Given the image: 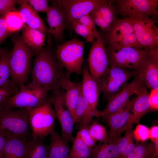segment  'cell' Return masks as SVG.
Wrapping results in <instances>:
<instances>
[{
    "mask_svg": "<svg viewBox=\"0 0 158 158\" xmlns=\"http://www.w3.org/2000/svg\"><path fill=\"white\" fill-rule=\"evenodd\" d=\"M6 51L5 49L2 48H0V57Z\"/></svg>",
    "mask_w": 158,
    "mask_h": 158,
    "instance_id": "49",
    "label": "cell"
},
{
    "mask_svg": "<svg viewBox=\"0 0 158 158\" xmlns=\"http://www.w3.org/2000/svg\"><path fill=\"white\" fill-rule=\"evenodd\" d=\"M86 42L75 38L57 46L55 56L68 75L82 74Z\"/></svg>",
    "mask_w": 158,
    "mask_h": 158,
    "instance_id": "3",
    "label": "cell"
},
{
    "mask_svg": "<svg viewBox=\"0 0 158 158\" xmlns=\"http://www.w3.org/2000/svg\"><path fill=\"white\" fill-rule=\"evenodd\" d=\"M19 90V88L18 87L7 88L0 87V109L4 107L7 99L17 93Z\"/></svg>",
    "mask_w": 158,
    "mask_h": 158,
    "instance_id": "40",
    "label": "cell"
},
{
    "mask_svg": "<svg viewBox=\"0 0 158 158\" xmlns=\"http://www.w3.org/2000/svg\"><path fill=\"white\" fill-rule=\"evenodd\" d=\"M77 133L82 140L88 147L93 148L95 146L97 141L91 135L89 129V125L81 128Z\"/></svg>",
    "mask_w": 158,
    "mask_h": 158,
    "instance_id": "38",
    "label": "cell"
},
{
    "mask_svg": "<svg viewBox=\"0 0 158 158\" xmlns=\"http://www.w3.org/2000/svg\"><path fill=\"white\" fill-rule=\"evenodd\" d=\"M47 42L46 47L33 50L35 57L29 83L53 90L60 88L59 83L66 72L53 52L51 41Z\"/></svg>",
    "mask_w": 158,
    "mask_h": 158,
    "instance_id": "1",
    "label": "cell"
},
{
    "mask_svg": "<svg viewBox=\"0 0 158 158\" xmlns=\"http://www.w3.org/2000/svg\"><path fill=\"white\" fill-rule=\"evenodd\" d=\"M20 89L16 93L8 98L4 107L8 109L15 108L29 110L41 105L49 98V89L35 86L28 83L21 84Z\"/></svg>",
    "mask_w": 158,
    "mask_h": 158,
    "instance_id": "4",
    "label": "cell"
},
{
    "mask_svg": "<svg viewBox=\"0 0 158 158\" xmlns=\"http://www.w3.org/2000/svg\"><path fill=\"white\" fill-rule=\"evenodd\" d=\"M16 2L19 5L18 11L24 24L31 28L46 34L48 36V39H50L48 29L38 13L32 8L25 0H18Z\"/></svg>",
    "mask_w": 158,
    "mask_h": 158,
    "instance_id": "23",
    "label": "cell"
},
{
    "mask_svg": "<svg viewBox=\"0 0 158 158\" xmlns=\"http://www.w3.org/2000/svg\"><path fill=\"white\" fill-rule=\"evenodd\" d=\"M35 12H46L49 6V0H26Z\"/></svg>",
    "mask_w": 158,
    "mask_h": 158,
    "instance_id": "39",
    "label": "cell"
},
{
    "mask_svg": "<svg viewBox=\"0 0 158 158\" xmlns=\"http://www.w3.org/2000/svg\"><path fill=\"white\" fill-rule=\"evenodd\" d=\"M105 0H56L52 2L61 11L66 26L90 13Z\"/></svg>",
    "mask_w": 158,
    "mask_h": 158,
    "instance_id": "10",
    "label": "cell"
},
{
    "mask_svg": "<svg viewBox=\"0 0 158 158\" xmlns=\"http://www.w3.org/2000/svg\"><path fill=\"white\" fill-rule=\"evenodd\" d=\"M113 1L107 0L100 4L89 14L98 20L102 22L107 27L111 28L117 20L115 16L116 10L112 5Z\"/></svg>",
    "mask_w": 158,
    "mask_h": 158,
    "instance_id": "26",
    "label": "cell"
},
{
    "mask_svg": "<svg viewBox=\"0 0 158 158\" xmlns=\"http://www.w3.org/2000/svg\"><path fill=\"white\" fill-rule=\"evenodd\" d=\"M135 95L130 99L126 104L120 110L108 116L107 118L110 130L109 137L111 139L120 137V135L131 126L130 113Z\"/></svg>",
    "mask_w": 158,
    "mask_h": 158,
    "instance_id": "16",
    "label": "cell"
},
{
    "mask_svg": "<svg viewBox=\"0 0 158 158\" xmlns=\"http://www.w3.org/2000/svg\"><path fill=\"white\" fill-rule=\"evenodd\" d=\"M10 52L6 51L0 57V87L7 88L11 85L9 64Z\"/></svg>",
    "mask_w": 158,
    "mask_h": 158,
    "instance_id": "31",
    "label": "cell"
},
{
    "mask_svg": "<svg viewBox=\"0 0 158 158\" xmlns=\"http://www.w3.org/2000/svg\"><path fill=\"white\" fill-rule=\"evenodd\" d=\"M46 13V19L49 26L48 32L57 42H63L66 26L63 14L54 3L49 6Z\"/></svg>",
    "mask_w": 158,
    "mask_h": 158,
    "instance_id": "18",
    "label": "cell"
},
{
    "mask_svg": "<svg viewBox=\"0 0 158 158\" xmlns=\"http://www.w3.org/2000/svg\"><path fill=\"white\" fill-rule=\"evenodd\" d=\"M137 72L147 87L158 89V48L148 51Z\"/></svg>",
    "mask_w": 158,
    "mask_h": 158,
    "instance_id": "17",
    "label": "cell"
},
{
    "mask_svg": "<svg viewBox=\"0 0 158 158\" xmlns=\"http://www.w3.org/2000/svg\"><path fill=\"white\" fill-rule=\"evenodd\" d=\"M123 18L133 27L137 39L143 49L150 51L158 48V28L155 20L151 18Z\"/></svg>",
    "mask_w": 158,
    "mask_h": 158,
    "instance_id": "9",
    "label": "cell"
},
{
    "mask_svg": "<svg viewBox=\"0 0 158 158\" xmlns=\"http://www.w3.org/2000/svg\"><path fill=\"white\" fill-rule=\"evenodd\" d=\"M75 21L95 32L98 31L95 27V24L89 14L83 16Z\"/></svg>",
    "mask_w": 158,
    "mask_h": 158,
    "instance_id": "42",
    "label": "cell"
},
{
    "mask_svg": "<svg viewBox=\"0 0 158 158\" xmlns=\"http://www.w3.org/2000/svg\"><path fill=\"white\" fill-rule=\"evenodd\" d=\"M49 99L53 106L56 118L58 121L61 130V136L68 142H72L75 123L70 111L64 102L60 89L53 90Z\"/></svg>",
    "mask_w": 158,
    "mask_h": 158,
    "instance_id": "13",
    "label": "cell"
},
{
    "mask_svg": "<svg viewBox=\"0 0 158 158\" xmlns=\"http://www.w3.org/2000/svg\"><path fill=\"white\" fill-rule=\"evenodd\" d=\"M89 129L91 135L97 141L106 143L111 141V139L109 138L106 127L96 121L93 120L89 125Z\"/></svg>",
    "mask_w": 158,
    "mask_h": 158,
    "instance_id": "33",
    "label": "cell"
},
{
    "mask_svg": "<svg viewBox=\"0 0 158 158\" xmlns=\"http://www.w3.org/2000/svg\"><path fill=\"white\" fill-rule=\"evenodd\" d=\"M149 138L152 141L158 140V126H154L149 129Z\"/></svg>",
    "mask_w": 158,
    "mask_h": 158,
    "instance_id": "48",
    "label": "cell"
},
{
    "mask_svg": "<svg viewBox=\"0 0 158 158\" xmlns=\"http://www.w3.org/2000/svg\"><path fill=\"white\" fill-rule=\"evenodd\" d=\"M12 39L13 47L10 52L9 64L11 86L16 87L27 81L31 71L32 59L34 52L22 37H14Z\"/></svg>",
    "mask_w": 158,
    "mask_h": 158,
    "instance_id": "2",
    "label": "cell"
},
{
    "mask_svg": "<svg viewBox=\"0 0 158 158\" xmlns=\"http://www.w3.org/2000/svg\"><path fill=\"white\" fill-rule=\"evenodd\" d=\"M76 128H81L90 125L93 121L94 117H103L102 111L92 108L83 95L81 91L78 99L75 110Z\"/></svg>",
    "mask_w": 158,
    "mask_h": 158,
    "instance_id": "19",
    "label": "cell"
},
{
    "mask_svg": "<svg viewBox=\"0 0 158 158\" xmlns=\"http://www.w3.org/2000/svg\"><path fill=\"white\" fill-rule=\"evenodd\" d=\"M70 27L75 33L85 38L86 42L92 44L100 34L98 31L95 32L76 21L73 22Z\"/></svg>",
    "mask_w": 158,
    "mask_h": 158,
    "instance_id": "34",
    "label": "cell"
},
{
    "mask_svg": "<svg viewBox=\"0 0 158 158\" xmlns=\"http://www.w3.org/2000/svg\"><path fill=\"white\" fill-rule=\"evenodd\" d=\"M30 126L29 111L25 109H0V128L27 139Z\"/></svg>",
    "mask_w": 158,
    "mask_h": 158,
    "instance_id": "6",
    "label": "cell"
},
{
    "mask_svg": "<svg viewBox=\"0 0 158 158\" xmlns=\"http://www.w3.org/2000/svg\"><path fill=\"white\" fill-rule=\"evenodd\" d=\"M149 99L152 110L158 109V89L151 90L149 94Z\"/></svg>",
    "mask_w": 158,
    "mask_h": 158,
    "instance_id": "43",
    "label": "cell"
},
{
    "mask_svg": "<svg viewBox=\"0 0 158 158\" xmlns=\"http://www.w3.org/2000/svg\"><path fill=\"white\" fill-rule=\"evenodd\" d=\"M149 155L148 158H158V140L148 144Z\"/></svg>",
    "mask_w": 158,
    "mask_h": 158,
    "instance_id": "45",
    "label": "cell"
},
{
    "mask_svg": "<svg viewBox=\"0 0 158 158\" xmlns=\"http://www.w3.org/2000/svg\"><path fill=\"white\" fill-rule=\"evenodd\" d=\"M87 61L90 74L98 86L109 63L108 55L100 34L92 44Z\"/></svg>",
    "mask_w": 158,
    "mask_h": 158,
    "instance_id": "14",
    "label": "cell"
},
{
    "mask_svg": "<svg viewBox=\"0 0 158 158\" xmlns=\"http://www.w3.org/2000/svg\"><path fill=\"white\" fill-rule=\"evenodd\" d=\"M108 67L98 86L99 92L107 97L117 93L127 85L128 80L137 74V71H129L112 64Z\"/></svg>",
    "mask_w": 158,
    "mask_h": 158,
    "instance_id": "8",
    "label": "cell"
},
{
    "mask_svg": "<svg viewBox=\"0 0 158 158\" xmlns=\"http://www.w3.org/2000/svg\"><path fill=\"white\" fill-rule=\"evenodd\" d=\"M28 111L32 139L50 135L54 129L56 117L49 97L41 105Z\"/></svg>",
    "mask_w": 158,
    "mask_h": 158,
    "instance_id": "5",
    "label": "cell"
},
{
    "mask_svg": "<svg viewBox=\"0 0 158 158\" xmlns=\"http://www.w3.org/2000/svg\"><path fill=\"white\" fill-rule=\"evenodd\" d=\"M143 82L142 78L137 74L133 81L119 92L107 97V102L102 111L103 117L115 113L122 108L134 94H136L140 85Z\"/></svg>",
    "mask_w": 158,
    "mask_h": 158,
    "instance_id": "15",
    "label": "cell"
},
{
    "mask_svg": "<svg viewBox=\"0 0 158 158\" xmlns=\"http://www.w3.org/2000/svg\"><path fill=\"white\" fill-rule=\"evenodd\" d=\"M6 142L4 158H26L30 142L4 131Z\"/></svg>",
    "mask_w": 158,
    "mask_h": 158,
    "instance_id": "21",
    "label": "cell"
},
{
    "mask_svg": "<svg viewBox=\"0 0 158 158\" xmlns=\"http://www.w3.org/2000/svg\"><path fill=\"white\" fill-rule=\"evenodd\" d=\"M124 136L121 138L117 144L118 158H121L124 151L128 144L134 140L132 127L126 130Z\"/></svg>",
    "mask_w": 158,
    "mask_h": 158,
    "instance_id": "35",
    "label": "cell"
},
{
    "mask_svg": "<svg viewBox=\"0 0 158 158\" xmlns=\"http://www.w3.org/2000/svg\"><path fill=\"white\" fill-rule=\"evenodd\" d=\"M42 138L32 139L26 158H49V148Z\"/></svg>",
    "mask_w": 158,
    "mask_h": 158,
    "instance_id": "30",
    "label": "cell"
},
{
    "mask_svg": "<svg viewBox=\"0 0 158 158\" xmlns=\"http://www.w3.org/2000/svg\"><path fill=\"white\" fill-rule=\"evenodd\" d=\"M4 17L7 28L11 33L19 30L24 25L18 11H10Z\"/></svg>",
    "mask_w": 158,
    "mask_h": 158,
    "instance_id": "32",
    "label": "cell"
},
{
    "mask_svg": "<svg viewBox=\"0 0 158 158\" xmlns=\"http://www.w3.org/2000/svg\"><path fill=\"white\" fill-rule=\"evenodd\" d=\"M119 13L126 17L156 20L158 14V0H119L116 1Z\"/></svg>",
    "mask_w": 158,
    "mask_h": 158,
    "instance_id": "11",
    "label": "cell"
},
{
    "mask_svg": "<svg viewBox=\"0 0 158 158\" xmlns=\"http://www.w3.org/2000/svg\"><path fill=\"white\" fill-rule=\"evenodd\" d=\"M16 0H0V15L4 16L11 11H18L16 7Z\"/></svg>",
    "mask_w": 158,
    "mask_h": 158,
    "instance_id": "41",
    "label": "cell"
},
{
    "mask_svg": "<svg viewBox=\"0 0 158 158\" xmlns=\"http://www.w3.org/2000/svg\"><path fill=\"white\" fill-rule=\"evenodd\" d=\"M121 137L111 139L109 143L99 142L92 148L90 158H118L117 144Z\"/></svg>",
    "mask_w": 158,
    "mask_h": 158,
    "instance_id": "27",
    "label": "cell"
},
{
    "mask_svg": "<svg viewBox=\"0 0 158 158\" xmlns=\"http://www.w3.org/2000/svg\"><path fill=\"white\" fill-rule=\"evenodd\" d=\"M105 33L104 39H102L105 40L109 49L127 47L140 50L143 49L137 39L133 27L123 18L117 20L110 30Z\"/></svg>",
    "mask_w": 158,
    "mask_h": 158,
    "instance_id": "7",
    "label": "cell"
},
{
    "mask_svg": "<svg viewBox=\"0 0 158 158\" xmlns=\"http://www.w3.org/2000/svg\"><path fill=\"white\" fill-rule=\"evenodd\" d=\"M148 51L129 47L109 49V63L125 69H132L137 71Z\"/></svg>",
    "mask_w": 158,
    "mask_h": 158,
    "instance_id": "12",
    "label": "cell"
},
{
    "mask_svg": "<svg viewBox=\"0 0 158 158\" xmlns=\"http://www.w3.org/2000/svg\"><path fill=\"white\" fill-rule=\"evenodd\" d=\"M67 158H90L92 148L86 145L77 133Z\"/></svg>",
    "mask_w": 158,
    "mask_h": 158,
    "instance_id": "29",
    "label": "cell"
},
{
    "mask_svg": "<svg viewBox=\"0 0 158 158\" xmlns=\"http://www.w3.org/2000/svg\"><path fill=\"white\" fill-rule=\"evenodd\" d=\"M10 33L6 27L4 16L0 15V44Z\"/></svg>",
    "mask_w": 158,
    "mask_h": 158,
    "instance_id": "44",
    "label": "cell"
},
{
    "mask_svg": "<svg viewBox=\"0 0 158 158\" xmlns=\"http://www.w3.org/2000/svg\"><path fill=\"white\" fill-rule=\"evenodd\" d=\"M82 74L83 80L81 84V93L90 106L93 109H97L99 92L98 85L91 77L87 66L83 69Z\"/></svg>",
    "mask_w": 158,
    "mask_h": 158,
    "instance_id": "24",
    "label": "cell"
},
{
    "mask_svg": "<svg viewBox=\"0 0 158 158\" xmlns=\"http://www.w3.org/2000/svg\"><path fill=\"white\" fill-rule=\"evenodd\" d=\"M22 28V38L28 46L33 50L43 47L46 37L45 34L25 24Z\"/></svg>",
    "mask_w": 158,
    "mask_h": 158,
    "instance_id": "28",
    "label": "cell"
},
{
    "mask_svg": "<svg viewBox=\"0 0 158 158\" xmlns=\"http://www.w3.org/2000/svg\"><path fill=\"white\" fill-rule=\"evenodd\" d=\"M6 138L5 131L0 128V158H4V150Z\"/></svg>",
    "mask_w": 158,
    "mask_h": 158,
    "instance_id": "46",
    "label": "cell"
},
{
    "mask_svg": "<svg viewBox=\"0 0 158 158\" xmlns=\"http://www.w3.org/2000/svg\"><path fill=\"white\" fill-rule=\"evenodd\" d=\"M66 73L59 83V88L66 105L70 111L75 123V110L76 102L81 91V84L71 80Z\"/></svg>",
    "mask_w": 158,
    "mask_h": 158,
    "instance_id": "20",
    "label": "cell"
},
{
    "mask_svg": "<svg viewBox=\"0 0 158 158\" xmlns=\"http://www.w3.org/2000/svg\"><path fill=\"white\" fill-rule=\"evenodd\" d=\"M149 155L148 144L145 141L140 142L126 158H148Z\"/></svg>",
    "mask_w": 158,
    "mask_h": 158,
    "instance_id": "36",
    "label": "cell"
},
{
    "mask_svg": "<svg viewBox=\"0 0 158 158\" xmlns=\"http://www.w3.org/2000/svg\"><path fill=\"white\" fill-rule=\"evenodd\" d=\"M50 142L49 148V158H67L70 148L68 142L54 129L50 135Z\"/></svg>",
    "mask_w": 158,
    "mask_h": 158,
    "instance_id": "25",
    "label": "cell"
},
{
    "mask_svg": "<svg viewBox=\"0 0 158 158\" xmlns=\"http://www.w3.org/2000/svg\"><path fill=\"white\" fill-rule=\"evenodd\" d=\"M149 129L146 126L138 123L133 131L134 139L136 142H145L149 139Z\"/></svg>",
    "mask_w": 158,
    "mask_h": 158,
    "instance_id": "37",
    "label": "cell"
},
{
    "mask_svg": "<svg viewBox=\"0 0 158 158\" xmlns=\"http://www.w3.org/2000/svg\"><path fill=\"white\" fill-rule=\"evenodd\" d=\"M130 113L131 126L138 124L141 118L145 114L152 110L149 99V93L143 82L136 94Z\"/></svg>",
    "mask_w": 158,
    "mask_h": 158,
    "instance_id": "22",
    "label": "cell"
},
{
    "mask_svg": "<svg viewBox=\"0 0 158 158\" xmlns=\"http://www.w3.org/2000/svg\"><path fill=\"white\" fill-rule=\"evenodd\" d=\"M133 140L131 141L128 145L121 158H126L133 151L138 143H134Z\"/></svg>",
    "mask_w": 158,
    "mask_h": 158,
    "instance_id": "47",
    "label": "cell"
}]
</instances>
